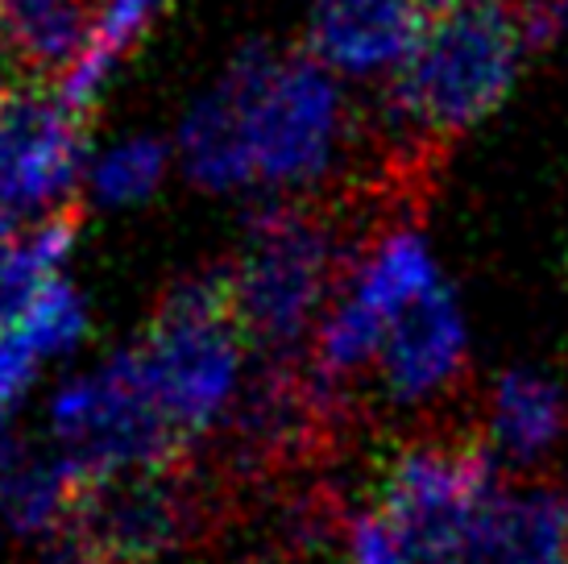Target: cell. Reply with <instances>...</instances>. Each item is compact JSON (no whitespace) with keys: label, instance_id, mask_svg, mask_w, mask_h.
Masks as SVG:
<instances>
[{"label":"cell","instance_id":"1","mask_svg":"<svg viewBox=\"0 0 568 564\" xmlns=\"http://www.w3.org/2000/svg\"><path fill=\"white\" fill-rule=\"evenodd\" d=\"M341 138L345 100L328 67L253 42L191 109L179 154L207 191H307L332 171Z\"/></svg>","mask_w":568,"mask_h":564},{"label":"cell","instance_id":"2","mask_svg":"<svg viewBox=\"0 0 568 564\" xmlns=\"http://www.w3.org/2000/svg\"><path fill=\"white\" fill-rule=\"evenodd\" d=\"M531 47L515 0H460L432 17L390 79L386 141L440 158L444 145L503 104Z\"/></svg>","mask_w":568,"mask_h":564},{"label":"cell","instance_id":"3","mask_svg":"<svg viewBox=\"0 0 568 564\" xmlns=\"http://www.w3.org/2000/svg\"><path fill=\"white\" fill-rule=\"evenodd\" d=\"M378 241L348 220L345 208L307 200H270L253 216L250 245L229 270L233 312L245 341L266 357H300L307 332L328 299L345 291L348 274Z\"/></svg>","mask_w":568,"mask_h":564},{"label":"cell","instance_id":"4","mask_svg":"<svg viewBox=\"0 0 568 564\" xmlns=\"http://www.w3.org/2000/svg\"><path fill=\"white\" fill-rule=\"evenodd\" d=\"M241 349L245 332L233 312L229 274H200L162 295L138 353L166 420L191 449L237 403L245 382Z\"/></svg>","mask_w":568,"mask_h":564},{"label":"cell","instance_id":"5","mask_svg":"<svg viewBox=\"0 0 568 564\" xmlns=\"http://www.w3.org/2000/svg\"><path fill=\"white\" fill-rule=\"evenodd\" d=\"M216 518V494L195 465L92 473L71 515L47 540L50 564H154Z\"/></svg>","mask_w":568,"mask_h":564},{"label":"cell","instance_id":"6","mask_svg":"<svg viewBox=\"0 0 568 564\" xmlns=\"http://www.w3.org/2000/svg\"><path fill=\"white\" fill-rule=\"evenodd\" d=\"M54 436L88 473L166 470L191 456V444L166 420L142 353H116L95 374L67 382L50 407Z\"/></svg>","mask_w":568,"mask_h":564},{"label":"cell","instance_id":"7","mask_svg":"<svg viewBox=\"0 0 568 564\" xmlns=\"http://www.w3.org/2000/svg\"><path fill=\"white\" fill-rule=\"evenodd\" d=\"M498 486V461L481 436L415 440L386 470L378 518L407 564H436Z\"/></svg>","mask_w":568,"mask_h":564},{"label":"cell","instance_id":"8","mask_svg":"<svg viewBox=\"0 0 568 564\" xmlns=\"http://www.w3.org/2000/svg\"><path fill=\"white\" fill-rule=\"evenodd\" d=\"M80 112L59 92L0 95V212L21 224L33 212H63L80 179Z\"/></svg>","mask_w":568,"mask_h":564},{"label":"cell","instance_id":"9","mask_svg":"<svg viewBox=\"0 0 568 564\" xmlns=\"http://www.w3.org/2000/svg\"><path fill=\"white\" fill-rule=\"evenodd\" d=\"M104 0H0V95L63 92L95 42Z\"/></svg>","mask_w":568,"mask_h":564},{"label":"cell","instance_id":"10","mask_svg":"<svg viewBox=\"0 0 568 564\" xmlns=\"http://www.w3.org/2000/svg\"><path fill=\"white\" fill-rule=\"evenodd\" d=\"M374 365L395 403H419L457 382L465 370V320L444 282L395 315Z\"/></svg>","mask_w":568,"mask_h":564},{"label":"cell","instance_id":"11","mask_svg":"<svg viewBox=\"0 0 568 564\" xmlns=\"http://www.w3.org/2000/svg\"><path fill=\"white\" fill-rule=\"evenodd\" d=\"M436 564H568L565 494L498 486Z\"/></svg>","mask_w":568,"mask_h":564},{"label":"cell","instance_id":"12","mask_svg":"<svg viewBox=\"0 0 568 564\" xmlns=\"http://www.w3.org/2000/svg\"><path fill=\"white\" fill-rule=\"evenodd\" d=\"M424 26L410 0H312V50L341 75H395Z\"/></svg>","mask_w":568,"mask_h":564},{"label":"cell","instance_id":"13","mask_svg":"<svg viewBox=\"0 0 568 564\" xmlns=\"http://www.w3.org/2000/svg\"><path fill=\"white\" fill-rule=\"evenodd\" d=\"M568 436V391L536 370H506L489 391L486 449L498 465H539Z\"/></svg>","mask_w":568,"mask_h":564},{"label":"cell","instance_id":"14","mask_svg":"<svg viewBox=\"0 0 568 564\" xmlns=\"http://www.w3.org/2000/svg\"><path fill=\"white\" fill-rule=\"evenodd\" d=\"M75 224H80V216L71 208L50 212L42 220V229H33L30 236H17L13 245L0 250V332L30 312L33 299L59 279V266L75 241Z\"/></svg>","mask_w":568,"mask_h":564},{"label":"cell","instance_id":"15","mask_svg":"<svg viewBox=\"0 0 568 564\" xmlns=\"http://www.w3.org/2000/svg\"><path fill=\"white\" fill-rule=\"evenodd\" d=\"M92 473L67 453L33 461L26 470H13L0 486V506L17 535H50L59 532V523L71 515V506L80 498L83 482Z\"/></svg>","mask_w":568,"mask_h":564},{"label":"cell","instance_id":"16","mask_svg":"<svg viewBox=\"0 0 568 564\" xmlns=\"http://www.w3.org/2000/svg\"><path fill=\"white\" fill-rule=\"evenodd\" d=\"M162 0H104V13H100V26H95V42L92 50L83 54V63L71 71V79L63 83V104L67 109L83 112L92 104V95L100 92V83L109 79V71L121 63L138 38L145 33V26L154 21Z\"/></svg>","mask_w":568,"mask_h":564},{"label":"cell","instance_id":"17","mask_svg":"<svg viewBox=\"0 0 568 564\" xmlns=\"http://www.w3.org/2000/svg\"><path fill=\"white\" fill-rule=\"evenodd\" d=\"M166 174V145L154 138H133L112 145L92 167V195L100 204L121 208L138 204L162 183Z\"/></svg>","mask_w":568,"mask_h":564},{"label":"cell","instance_id":"18","mask_svg":"<svg viewBox=\"0 0 568 564\" xmlns=\"http://www.w3.org/2000/svg\"><path fill=\"white\" fill-rule=\"evenodd\" d=\"M515 4H519V17L523 26H527L531 47L568 33V0H515Z\"/></svg>","mask_w":568,"mask_h":564},{"label":"cell","instance_id":"19","mask_svg":"<svg viewBox=\"0 0 568 564\" xmlns=\"http://www.w3.org/2000/svg\"><path fill=\"white\" fill-rule=\"evenodd\" d=\"M453 4H460V0H410V9L424 17V21H432V17H440V13H448Z\"/></svg>","mask_w":568,"mask_h":564},{"label":"cell","instance_id":"20","mask_svg":"<svg viewBox=\"0 0 568 564\" xmlns=\"http://www.w3.org/2000/svg\"><path fill=\"white\" fill-rule=\"evenodd\" d=\"M4 477H9V470H4V449H0V486H4Z\"/></svg>","mask_w":568,"mask_h":564},{"label":"cell","instance_id":"21","mask_svg":"<svg viewBox=\"0 0 568 564\" xmlns=\"http://www.w3.org/2000/svg\"><path fill=\"white\" fill-rule=\"evenodd\" d=\"M565 506H568V494H565Z\"/></svg>","mask_w":568,"mask_h":564}]
</instances>
